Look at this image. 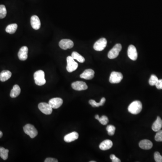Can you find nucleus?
I'll use <instances>...</instances> for the list:
<instances>
[{"label": "nucleus", "instance_id": "nucleus-36", "mask_svg": "<svg viewBox=\"0 0 162 162\" xmlns=\"http://www.w3.org/2000/svg\"><path fill=\"white\" fill-rule=\"evenodd\" d=\"M90 162H95V161H90Z\"/></svg>", "mask_w": 162, "mask_h": 162}, {"label": "nucleus", "instance_id": "nucleus-10", "mask_svg": "<svg viewBox=\"0 0 162 162\" xmlns=\"http://www.w3.org/2000/svg\"><path fill=\"white\" fill-rule=\"evenodd\" d=\"M128 55L129 58L131 60H137L138 57L137 52L135 46L132 45L129 46L128 50Z\"/></svg>", "mask_w": 162, "mask_h": 162}, {"label": "nucleus", "instance_id": "nucleus-16", "mask_svg": "<svg viewBox=\"0 0 162 162\" xmlns=\"http://www.w3.org/2000/svg\"><path fill=\"white\" fill-rule=\"evenodd\" d=\"M78 133L76 131H73L66 135L64 137V141L66 142H71L78 139Z\"/></svg>", "mask_w": 162, "mask_h": 162}, {"label": "nucleus", "instance_id": "nucleus-30", "mask_svg": "<svg viewBox=\"0 0 162 162\" xmlns=\"http://www.w3.org/2000/svg\"><path fill=\"white\" fill-rule=\"evenodd\" d=\"M155 140L156 142H162V130L158 131H157L155 136Z\"/></svg>", "mask_w": 162, "mask_h": 162}, {"label": "nucleus", "instance_id": "nucleus-23", "mask_svg": "<svg viewBox=\"0 0 162 162\" xmlns=\"http://www.w3.org/2000/svg\"><path fill=\"white\" fill-rule=\"evenodd\" d=\"M71 56L73 59L76 60L80 63H84L85 61L84 58L77 52H73Z\"/></svg>", "mask_w": 162, "mask_h": 162}, {"label": "nucleus", "instance_id": "nucleus-32", "mask_svg": "<svg viewBox=\"0 0 162 162\" xmlns=\"http://www.w3.org/2000/svg\"><path fill=\"white\" fill-rule=\"evenodd\" d=\"M110 159H111L112 161L113 162H121V160L119 159V158H117L115 156V155H110Z\"/></svg>", "mask_w": 162, "mask_h": 162}, {"label": "nucleus", "instance_id": "nucleus-2", "mask_svg": "<svg viewBox=\"0 0 162 162\" xmlns=\"http://www.w3.org/2000/svg\"><path fill=\"white\" fill-rule=\"evenodd\" d=\"M35 83L38 86H42L46 83L45 78V73L41 70L37 71L34 74Z\"/></svg>", "mask_w": 162, "mask_h": 162}, {"label": "nucleus", "instance_id": "nucleus-28", "mask_svg": "<svg viewBox=\"0 0 162 162\" xmlns=\"http://www.w3.org/2000/svg\"><path fill=\"white\" fill-rule=\"evenodd\" d=\"M158 80V79L157 77L154 74H152L149 79V83L150 85L153 86L155 85Z\"/></svg>", "mask_w": 162, "mask_h": 162}, {"label": "nucleus", "instance_id": "nucleus-21", "mask_svg": "<svg viewBox=\"0 0 162 162\" xmlns=\"http://www.w3.org/2000/svg\"><path fill=\"white\" fill-rule=\"evenodd\" d=\"M21 89L20 86L18 85H15L13 87L10 92V96L11 98H14L20 95V93Z\"/></svg>", "mask_w": 162, "mask_h": 162}, {"label": "nucleus", "instance_id": "nucleus-17", "mask_svg": "<svg viewBox=\"0 0 162 162\" xmlns=\"http://www.w3.org/2000/svg\"><path fill=\"white\" fill-rule=\"evenodd\" d=\"M139 146L143 150H150L153 147V143L150 140H142L139 143Z\"/></svg>", "mask_w": 162, "mask_h": 162}, {"label": "nucleus", "instance_id": "nucleus-26", "mask_svg": "<svg viewBox=\"0 0 162 162\" xmlns=\"http://www.w3.org/2000/svg\"><path fill=\"white\" fill-rule=\"evenodd\" d=\"M9 150L3 147H0V157L3 160H7L8 157Z\"/></svg>", "mask_w": 162, "mask_h": 162}, {"label": "nucleus", "instance_id": "nucleus-5", "mask_svg": "<svg viewBox=\"0 0 162 162\" xmlns=\"http://www.w3.org/2000/svg\"><path fill=\"white\" fill-rule=\"evenodd\" d=\"M67 65L66 67L67 70L68 72L71 73L76 70L78 67V64L74 61L71 56H69L67 58Z\"/></svg>", "mask_w": 162, "mask_h": 162}, {"label": "nucleus", "instance_id": "nucleus-11", "mask_svg": "<svg viewBox=\"0 0 162 162\" xmlns=\"http://www.w3.org/2000/svg\"><path fill=\"white\" fill-rule=\"evenodd\" d=\"M73 89L76 91H83L86 90L88 88L87 85L84 82L82 81H77L73 83L71 85Z\"/></svg>", "mask_w": 162, "mask_h": 162}, {"label": "nucleus", "instance_id": "nucleus-25", "mask_svg": "<svg viewBox=\"0 0 162 162\" xmlns=\"http://www.w3.org/2000/svg\"><path fill=\"white\" fill-rule=\"evenodd\" d=\"M95 118L98 120L101 124L104 125L107 124L109 122L108 117L105 115H103L101 117H100L99 116L98 114H97L95 116Z\"/></svg>", "mask_w": 162, "mask_h": 162}, {"label": "nucleus", "instance_id": "nucleus-4", "mask_svg": "<svg viewBox=\"0 0 162 162\" xmlns=\"http://www.w3.org/2000/svg\"><path fill=\"white\" fill-rule=\"evenodd\" d=\"M122 45L120 44H117L108 53V57L110 59H113L118 56L119 52L122 50Z\"/></svg>", "mask_w": 162, "mask_h": 162}, {"label": "nucleus", "instance_id": "nucleus-1", "mask_svg": "<svg viewBox=\"0 0 162 162\" xmlns=\"http://www.w3.org/2000/svg\"><path fill=\"white\" fill-rule=\"evenodd\" d=\"M142 105L141 101L136 100L130 105L128 108V110L131 114H137L142 111Z\"/></svg>", "mask_w": 162, "mask_h": 162}, {"label": "nucleus", "instance_id": "nucleus-14", "mask_svg": "<svg viewBox=\"0 0 162 162\" xmlns=\"http://www.w3.org/2000/svg\"><path fill=\"white\" fill-rule=\"evenodd\" d=\"M31 25L32 28L35 30H38L40 28V20L38 16L33 15L31 17Z\"/></svg>", "mask_w": 162, "mask_h": 162}, {"label": "nucleus", "instance_id": "nucleus-20", "mask_svg": "<svg viewBox=\"0 0 162 162\" xmlns=\"http://www.w3.org/2000/svg\"><path fill=\"white\" fill-rule=\"evenodd\" d=\"M12 73L9 70H3L0 73V81L4 82L8 80L11 77Z\"/></svg>", "mask_w": 162, "mask_h": 162}, {"label": "nucleus", "instance_id": "nucleus-13", "mask_svg": "<svg viewBox=\"0 0 162 162\" xmlns=\"http://www.w3.org/2000/svg\"><path fill=\"white\" fill-rule=\"evenodd\" d=\"M28 48L26 46H24L20 49L18 53V57L20 60L25 61L28 58Z\"/></svg>", "mask_w": 162, "mask_h": 162}, {"label": "nucleus", "instance_id": "nucleus-29", "mask_svg": "<svg viewBox=\"0 0 162 162\" xmlns=\"http://www.w3.org/2000/svg\"><path fill=\"white\" fill-rule=\"evenodd\" d=\"M115 126L112 125H109L106 127V130L108 131V134L110 136H113L115 133Z\"/></svg>", "mask_w": 162, "mask_h": 162}, {"label": "nucleus", "instance_id": "nucleus-12", "mask_svg": "<svg viewBox=\"0 0 162 162\" xmlns=\"http://www.w3.org/2000/svg\"><path fill=\"white\" fill-rule=\"evenodd\" d=\"M63 100L60 98H54L49 101V104L52 109H56L60 107L63 104Z\"/></svg>", "mask_w": 162, "mask_h": 162}, {"label": "nucleus", "instance_id": "nucleus-6", "mask_svg": "<svg viewBox=\"0 0 162 162\" xmlns=\"http://www.w3.org/2000/svg\"><path fill=\"white\" fill-rule=\"evenodd\" d=\"M123 78V75L122 73L117 72H113L111 73L109 81L111 84H118Z\"/></svg>", "mask_w": 162, "mask_h": 162}, {"label": "nucleus", "instance_id": "nucleus-3", "mask_svg": "<svg viewBox=\"0 0 162 162\" xmlns=\"http://www.w3.org/2000/svg\"><path fill=\"white\" fill-rule=\"evenodd\" d=\"M24 132L29 136L31 138H34L38 134V131L34 126L30 124H27L24 126Z\"/></svg>", "mask_w": 162, "mask_h": 162}, {"label": "nucleus", "instance_id": "nucleus-19", "mask_svg": "<svg viewBox=\"0 0 162 162\" xmlns=\"http://www.w3.org/2000/svg\"><path fill=\"white\" fill-rule=\"evenodd\" d=\"M162 128V120L160 117H158L156 121L154 122L152 126V129L154 131L157 132Z\"/></svg>", "mask_w": 162, "mask_h": 162}, {"label": "nucleus", "instance_id": "nucleus-33", "mask_svg": "<svg viewBox=\"0 0 162 162\" xmlns=\"http://www.w3.org/2000/svg\"><path fill=\"white\" fill-rule=\"evenodd\" d=\"M155 86L158 89H162V79L158 80Z\"/></svg>", "mask_w": 162, "mask_h": 162}, {"label": "nucleus", "instance_id": "nucleus-27", "mask_svg": "<svg viewBox=\"0 0 162 162\" xmlns=\"http://www.w3.org/2000/svg\"><path fill=\"white\" fill-rule=\"evenodd\" d=\"M7 11L4 5H0V19H3L7 15Z\"/></svg>", "mask_w": 162, "mask_h": 162}, {"label": "nucleus", "instance_id": "nucleus-22", "mask_svg": "<svg viewBox=\"0 0 162 162\" xmlns=\"http://www.w3.org/2000/svg\"><path fill=\"white\" fill-rule=\"evenodd\" d=\"M105 98L103 97L101 99V100H100L99 103H97V102H96L95 100H89V103L92 107H98L99 106L103 105L105 104Z\"/></svg>", "mask_w": 162, "mask_h": 162}, {"label": "nucleus", "instance_id": "nucleus-24", "mask_svg": "<svg viewBox=\"0 0 162 162\" xmlns=\"http://www.w3.org/2000/svg\"><path fill=\"white\" fill-rule=\"evenodd\" d=\"M18 28V25L16 24H11L9 25L6 28V31L9 34H13L15 33Z\"/></svg>", "mask_w": 162, "mask_h": 162}, {"label": "nucleus", "instance_id": "nucleus-9", "mask_svg": "<svg viewBox=\"0 0 162 162\" xmlns=\"http://www.w3.org/2000/svg\"><path fill=\"white\" fill-rule=\"evenodd\" d=\"M60 47L63 50H67L68 49H71L73 47L74 43L70 39H62L60 41Z\"/></svg>", "mask_w": 162, "mask_h": 162}, {"label": "nucleus", "instance_id": "nucleus-18", "mask_svg": "<svg viewBox=\"0 0 162 162\" xmlns=\"http://www.w3.org/2000/svg\"><path fill=\"white\" fill-rule=\"evenodd\" d=\"M113 146V142L110 140H106L102 142L100 145V149L102 150H106L110 149Z\"/></svg>", "mask_w": 162, "mask_h": 162}, {"label": "nucleus", "instance_id": "nucleus-35", "mask_svg": "<svg viewBox=\"0 0 162 162\" xmlns=\"http://www.w3.org/2000/svg\"><path fill=\"white\" fill-rule=\"evenodd\" d=\"M3 136V133L1 131H0V138L1 137Z\"/></svg>", "mask_w": 162, "mask_h": 162}, {"label": "nucleus", "instance_id": "nucleus-15", "mask_svg": "<svg viewBox=\"0 0 162 162\" xmlns=\"http://www.w3.org/2000/svg\"><path fill=\"white\" fill-rule=\"evenodd\" d=\"M94 74H95V72L92 69H87L85 70L83 73L81 74L80 77L81 78L85 79L91 80L94 78Z\"/></svg>", "mask_w": 162, "mask_h": 162}, {"label": "nucleus", "instance_id": "nucleus-34", "mask_svg": "<svg viewBox=\"0 0 162 162\" xmlns=\"http://www.w3.org/2000/svg\"><path fill=\"white\" fill-rule=\"evenodd\" d=\"M45 162H58V160L54 158H48L45 159Z\"/></svg>", "mask_w": 162, "mask_h": 162}, {"label": "nucleus", "instance_id": "nucleus-7", "mask_svg": "<svg viewBox=\"0 0 162 162\" xmlns=\"http://www.w3.org/2000/svg\"><path fill=\"white\" fill-rule=\"evenodd\" d=\"M107 44V40L105 38H101L95 42L93 48L96 51H102L106 47Z\"/></svg>", "mask_w": 162, "mask_h": 162}, {"label": "nucleus", "instance_id": "nucleus-8", "mask_svg": "<svg viewBox=\"0 0 162 162\" xmlns=\"http://www.w3.org/2000/svg\"><path fill=\"white\" fill-rule=\"evenodd\" d=\"M39 109L44 114L46 115L51 114L52 112V108L49 103L42 102L39 104Z\"/></svg>", "mask_w": 162, "mask_h": 162}, {"label": "nucleus", "instance_id": "nucleus-31", "mask_svg": "<svg viewBox=\"0 0 162 162\" xmlns=\"http://www.w3.org/2000/svg\"><path fill=\"white\" fill-rule=\"evenodd\" d=\"M154 158L156 162H162V156L158 152H155L154 154Z\"/></svg>", "mask_w": 162, "mask_h": 162}]
</instances>
